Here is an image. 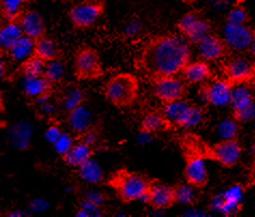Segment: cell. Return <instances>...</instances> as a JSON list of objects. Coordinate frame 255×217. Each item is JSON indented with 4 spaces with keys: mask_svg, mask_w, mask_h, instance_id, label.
<instances>
[{
    "mask_svg": "<svg viewBox=\"0 0 255 217\" xmlns=\"http://www.w3.org/2000/svg\"><path fill=\"white\" fill-rule=\"evenodd\" d=\"M197 47L201 59L206 62H216V60L223 59L231 51L225 39L212 31L201 40L197 44Z\"/></svg>",
    "mask_w": 255,
    "mask_h": 217,
    "instance_id": "cell-16",
    "label": "cell"
},
{
    "mask_svg": "<svg viewBox=\"0 0 255 217\" xmlns=\"http://www.w3.org/2000/svg\"><path fill=\"white\" fill-rule=\"evenodd\" d=\"M190 43L182 36L164 33L149 39L140 51L136 67L150 81L177 76L191 62Z\"/></svg>",
    "mask_w": 255,
    "mask_h": 217,
    "instance_id": "cell-1",
    "label": "cell"
},
{
    "mask_svg": "<svg viewBox=\"0 0 255 217\" xmlns=\"http://www.w3.org/2000/svg\"><path fill=\"white\" fill-rule=\"evenodd\" d=\"M223 78L234 87L247 85L255 80V64L252 58L235 56L228 58L222 65Z\"/></svg>",
    "mask_w": 255,
    "mask_h": 217,
    "instance_id": "cell-9",
    "label": "cell"
},
{
    "mask_svg": "<svg viewBox=\"0 0 255 217\" xmlns=\"http://www.w3.org/2000/svg\"><path fill=\"white\" fill-rule=\"evenodd\" d=\"M152 179L145 174L127 169H119L107 180L106 185L116 193L118 198L123 203H131L142 200L151 186Z\"/></svg>",
    "mask_w": 255,
    "mask_h": 217,
    "instance_id": "cell-2",
    "label": "cell"
},
{
    "mask_svg": "<svg viewBox=\"0 0 255 217\" xmlns=\"http://www.w3.org/2000/svg\"><path fill=\"white\" fill-rule=\"evenodd\" d=\"M4 110V104H3V95L2 92L0 91V112Z\"/></svg>",
    "mask_w": 255,
    "mask_h": 217,
    "instance_id": "cell-40",
    "label": "cell"
},
{
    "mask_svg": "<svg viewBox=\"0 0 255 217\" xmlns=\"http://www.w3.org/2000/svg\"><path fill=\"white\" fill-rule=\"evenodd\" d=\"M108 200V196L104 193H99V192H94V193H89L84 196L83 201L90 202L92 205L103 207L104 202Z\"/></svg>",
    "mask_w": 255,
    "mask_h": 217,
    "instance_id": "cell-37",
    "label": "cell"
},
{
    "mask_svg": "<svg viewBox=\"0 0 255 217\" xmlns=\"http://www.w3.org/2000/svg\"><path fill=\"white\" fill-rule=\"evenodd\" d=\"M63 133V131L59 129L58 126H55V125H52L51 127L48 128V130H46V139H48L51 143L53 144L54 142L59 138V135Z\"/></svg>",
    "mask_w": 255,
    "mask_h": 217,
    "instance_id": "cell-38",
    "label": "cell"
},
{
    "mask_svg": "<svg viewBox=\"0 0 255 217\" xmlns=\"http://www.w3.org/2000/svg\"><path fill=\"white\" fill-rule=\"evenodd\" d=\"M3 52L0 51V79H4L8 73V67H6L5 60L3 58Z\"/></svg>",
    "mask_w": 255,
    "mask_h": 217,
    "instance_id": "cell-39",
    "label": "cell"
},
{
    "mask_svg": "<svg viewBox=\"0 0 255 217\" xmlns=\"http://www.w3.org/2000/svg\"><path fill=\"white\" fill-rule=\"evenodd\" d=\"M76 214L78 216H99L104 214V211L102 207L92 205L90 202L82 200L81 206L79 208V211Z\"/></svg>",
    "mask_w": 255,
    "mask_h": 217,
    "instance_id": "cell-36",
    "label": "cell"
},
{
    "mask_svg": "<svg viewBox=\"0 0 255 217\" xmlns=\"http://www.w3.org/2000/svg\"><path fill=\"white\" fill-rule=\"evenodd\" d=\"M153 94L163 105L183 100L187 97V84L177 76H166L150 81Z\"/></svg>",
    "mask_w": 255,
    "mask_h": 217,
    "instance_id": "cell-8",
    "label": "cell"
},
{
    "mask_svg": "<svg viewBox=\"0 0 255 217\" xmlns=\"http://www.w3.org/2000/svg\"><path fill=\"white\" fill-rule=\"evenodd\" d=\"M250 53H251V57H252V59H253V62H254V64H255V42L253 43V45L251 46V49H250V51H249Z\"/></svg>",
    "mask_w": 255,
    "mask_h": 217,
    "instance_id": "cell-41",
    "label": "cell"
},
{
    "mask_svg": "<svg viewBox=\"0 0 255 217\" xmlns=\"http://www.w3.org/2000/svg\"><path fill=\"white\" fill-rule=\"evenodd\" d=\"M180 73L185 83L191 85L201 84L213 77L209 64L204 59L187 63Z\"/></svg>",
    "mask_w": 255,
    "mask_h": 217,
    "instance_id": "cell-21",
    "label": "cell"
},
{
    "mask_svg": "<svg viewBox=\"0 0 255 217\" xmlns=\"http://www.w3.org/2000/svg\"><path fill=\"white\" fill-rule=\"evenodd\" d=\"M33 44H35V41H33L32 39L23 36L8 52L4 54H6L8 57L11 60H13V62L22 63L24 59L28 58L32 55Z\"/></svg>",
    "mask_w": 255,
    "mask_h": 217,
    "instance_id": "cell-28",
    "label": "cell"
},
{
    "mask_svg": "<svg viewBox=\"0 0 255 217\" xmlns=\"http://www.w3.org/2000/svg\"><path fill=\"white\" fill-rule=\"evenodd\" d=\"M105 10L106 4L103 0H83L71 6L68 16L76 29H86L103 16Z\"/></svg>",
    "mask_w": 255,
    "mask_h": 217,
    "instance_id": "cell-7",
    "label": "cell"
},
{
    "mask_svg": "<svg viewBox=\"0 0 255 217\" xmlns=\"http://www.w3.org/2000/svg\"><path fill=\"white\" fill-rule=\"evenodd\" d=\"M181 2H183V3H186V4H193V3H195L196 1H198V0H180Z\"/></svg>",
    "mask_w": 255,
    "mask_h": 217,
    "instance_id": "cell-42",
    "label": "cell"
},
{
    "mask_svg": "<svg viewBox=\"0 0 255 217\" xmlns=\"http://www.w3.org/2000/svg\"><path fill=\"white\" fill-rule=\"evenodd\" d=\"M95 155V147L86 144L85 142L76 140L68 151L60 155L63 161L71 168H79Z\"/></svg>",
    "mask_w": 255,
    "mask_h": 217,
    "instance_id": "cell-20",
    "label": "cell"
},
{
    "mask_svg": "<svg viewBox=\"0 0 255 217\" xmlns=\"http://www.w3.org/2000/svg\"><path fill=\"white\" fill-rule=\"evenodd\" d=\"M55 85L49 82L43 76L37 78H25L24 94L27 99L33 103H41L52 97L54 94Z\"/></svg>",
    "mask_w": 255,
    "mask_h": 217,
    "instance_id": "cell-18",
    "label": "cell"
},
{
    "mask_svg": "<svg viewBox=\"0 0 255 217\" xmlns=\"http://www.w3.org/2000/svg\"><path fill=\"white\" fill-rule=\"evenodd\" d=\"M23 36V30L16 21H6L0 27V51L6 53Z\"/></svg>",
    "mask_w": 255,
    "mask_h": 217,
    "instance_id": "cell-26",
    "label": "cell"
},
{
    "mask_svg": "<svg viewBox=\"0 0 255 217\" xmlns=\"http://www.w3.org/2000/svg\"><path fill=\"white\" fill-rule=\"evenodd\" d=\"M75 139L76 138L73 137L72 133H67L63 131V133L59 135V138L53 143L55 147V151L59 154V156L69 150L71 145L75 143Z\"/></svg>",
    "mask_w": 255,
    "mask_h": 217,
    "instance_id": "cell-35",
    "label": "cell"
},
{
    "mask_svg": "<svg viewBox=\"0 0 255 217\" xmlns=\"http://www.w3.org/2000/svg\"><path fill=\"white\" fill-rule=\"evenodd\" d=\"M73 74L78 81H93L104 76V66L97 50L89 45L80 47L73 57Z\"/></svg>",
    "mask_w": 255,
    "mask_h": 217,
    "instance_id": "cell-6",
    "label": "cell"
},
{
    "mask_svg": "<svg viewBox=\"0 0 255 217\" xmlns=\"http://www.w3.org/2000/svg\"><path fill=\"white\" fill-rule=\"evenodd\" d=\"M250 15L244 5H236L228 12L226 23L230 24H249Z\"/></svg>",
    "mask_w": 255,
    "mask_h": 217,
    "instance_id": "cell-33",
    "label": "cell"
},
{
    "mask_svg": "<svg viewBox=\"0 0 255 217\" xmlns=\"http://www.w3.org/2000/svg\"><path fill=\"white\" fill-rule=\"evenodd\" d=\"M16 22L21 26L24 36L32 39L33 41L46 36V26L40 13L33 10H24Z\"/></svg>",
    "mask_w": 255,
    "mask_h": 217,
    "instance_id": "cell-17",
    "label": "cell"
},
{
    "mask_svg": "<svg viewBox=\"0 0 255 217\" xmlns=\"http://www.w3.org/2000/svg\"><path fill=\"white\" fill-rule=\"evenodd\" d=\"M174 194H176V202L182 205H194L196 202L195 194L193 192V186L186 184L174 185Z\"/></svg>",
    "mask_w": 255,
    "mask_h": 217,
    "instance_id": "cell-32",
    "label": "cell"
},
{
    "mask_svg": "<svg viewBox=\"0 0 255 217\" xmlns=\"http://www.w3.org/2000/svg\"><path fill=\"white\" fill-rule=\"evenodd\" d=\"M231 105L233 108V118L238 123H245L255 116L254 96L245 85L234 87Z\"/></svg>",
    "mask_w": 255,
    "mask_h": 217,
    "instance_id": "cell-14",
    "label": "cell"
},
{
    "mask_svg": "<svg viewBox=\"0 0 255 217\" xmlns=\"http://www.w3.org/2000/svg\"><path fill=\"white\" fill-rule=\"evenodd\" d=\"M46 63L48 62H45V60L35 55H31L28 58L24 59L22 63H19L17 71L18 73H21L24 78L42 77Z\"/></svg>",
    "mask_w": 255,
    "mask_h": 217,
    "instance_id": "cell-27",
    "label": "cell"
},
{
    "mask_svg": "<svg viewBox=\"0 0 255 217\" xmlns=\"http://www.w3.org/2000/svg\"><path fill=\"white\" fill-rule=\"evenodd\" d=\"M27 1H28V2H29V1H30V0H27Z\"/></svg>",
    "mask_w": 255,
    "mask_h": 217,
    "instance_id": "cell-43",
    "label": "cell"
},
{
    "mask_svg": "<svg viewBox=\"0 0 255 217\" xmlns=\"http://www.w3.org/2000/svg\"><path fill=\"white\" fill-rule=\"evenodd\" d=\"M78 169V172L80 178L84 180L87 183H92V184H99L104 181V173L100 169L96 161H94L93 158L85 164L80 166Z\"/></svg>",
    "mask_w": 255,
    "mask_h": 217,
    "instance_id": "cell-30",
    "label": "cell"
},
{
    "mask_svg": "<svg viewBox=\"0 0 255 217\" xmlns=\"http://www.w3.org/2000/svg\"><path fill=\"white\" fill-rule=\"evenodd\" d=\"M176 26L180 35L193 45H197L212 31L211 23L208 19L201 17L196 11L187 12L180 18Z\"/></svg>",
    "mask_w": 255,
    "mask_h": 217,
    "instance_id": "cell-10",
    "label": "cell"
},
{
    "mask_svg": "<svg viewBox=\"0 0 255 217\" xmlns=\"http://www.w3.org/2000/svg\"><path fill=\"white\" fill-rule=\"evenodd\" d=\"M234 86L227 80L216 79L206 81L199 86L198 94L206 104L214 107L231 105Z\"/></svg>",
    "mask_w": 255,
    "mask_h": 217,
    "instance_id": "cell-11",
    "label": "cell"
},
{
    "mask_svg": "<svg viewBox=\"0 0 255 217\" xmlns=\"http://www.w3.org/2000/svg\"><path fill=\"white\" fill-rule=\"evenodd\" d=\"M86 95L81 87L69 83L60 90L56 103L66 115L70 111L75 110L78 107H81L85 104Z\"/></svg>",
    "mask_w": 255,
    "mask_h": 217,
    "instance_id": "cell-19",
    "label": "cell"
},
{
    "mask_svg": "<svg viewBox=\"0 0 255 217\" xmlns=\"http://www.w3.org/2000/svg\"><path fill=\"white\" fill-rule=\"evenodd\" d=\"M43 77L55 86L62 83L65 77V66L62 60L57 59L46 63Z\"/></svg>",
    "mask_w": 255,
    "mask_h": 217,
    "instance_id": "cell-31",
    "label": "cell"
},
{
    "mask_svg": "<svg viewBox=\"0 0 255 217\" xmlns=\"http://www.w3.org/2000/svg\"><path fill=\"white\" fill-rule=\"evenodd\" d=\"M142 200L154 210H168L177 205L174 187L164 184L158 180L152 181L149 191Z\"/></svg>",
    "mask_w": 255,
    "mask_h": 217,
    "instance_id": "cell-15",
    "label": "cell"
},
{
    "mask_svg": "<svg viewBox=\"0 0 255 217\" xmlns=\"http://www.w3.org/2000/svg\"><path fill=\"white\" fill-rule=\"evenodd\" d=\"M184 179L187 184L197 189L205 188L209 182V175L204 156L195 148H187L184 152Z\"/></svg>",
    "mask_w": 255,
    "mask_h": 217,
    "instance_id": "cell-12",
    "label": "cell"
},
{
    "mask_svg": "<svg viewBox=\"0 0 255 217\" xmlns=\"http://www.w3.org/2000/svg\"><path fill=\"white\" fill-rule=\"evenodd\" d=\"M103 94L106 100L116 108H128L138 98L139 80L132 73H118L107 81Z\"/></svg>",
    "mask_w": 255,
    "mask_h": 217,
    "instance_id": "cell-3",
    "label": "cell"
},
{
    "mask_svg": "<svg viewBox=\"0 0 255 217\" xmlns=\"http://www.w3.org/2000/svg\"><path fill=\"white\" fill-rule=\"evenodd\" d=\"M27 0H0V14L5 21H16L24 12V6Z\"/></svg>",
    "mask_w": 255,
    "mask_h": 217,
    "instance_id": "cell-29",
    "label": "cell"
},
{
    "mask_svg": "<svg viewBox=\"0 0 255 217\" xmlns=\"http://www.w3.org/2000/svg\"><path fill=\"white\" fill-rule=\"evenodd\" d=\"M195 150L203 155L205 159L216 161L225 168L236 166L243 155V146L238 138L222 139L214 144L204 143Z\"/></svg>",
    "mask_w": 255,
    "mask_h": 217,
    "instance_id": "cell-5",
    "label": "cell"
},
{
    "mask_svg": "<svg viewBox=\"0 0 255 217\" xmlns=\"http://www.w3.org/2000/svg\"><path fill=\"white\" fill-rule=\"evenodd\" d=\"M171 129V127L166 119L164 114L158 111L147 112L140 121L139 130L145 134H154Z\"/></svg>",
    "mask_w": 255,
    "mask_h": 217,
    "instance_id": "cell-25",
    "label": "cell"
},
{
    "mask_svg": "<svg viewBox=\"0 0 255 217\" xmlns=\"http://www.w3.org/2000/svg\"><path fill=\"white\" fill-rule=\"evenodd\" d=\"M32 55L49 63L53 62V60L62 59L63 52L60 50V46L56 40L44 36L35 41Z\"/></svg>",
    "mask_w": 255,
    "mask_h": 217,
    "instance_id": "cell-24",
    "label": "cell"
},
{
    "mask_svg": "<svg viewBox=\"0 0 255 217\" xmlns=\"http://www.w3.org/2000/svg\"><path fill=\"white\" fill-rule=\"evenodd\" d=\"M241 198L243 189L240 186H234L217 199L214 208L224 215H234L241 210Z\"/></svg>",
    "mask_w": 255,
    "mask_h": 217,
    "instance_id": "cell-23",
    "label": "cell"
},
{
    "mask_svg": "<svg viewBox=\"0 0 255 217\" xmlns=\"http://www.w3.org/2000/svg\"><path fill=\"white\" fill-rule=\"evenodd\" d=\"M67 125H68L71 133L76 139L89 130L93 126L91 119V113L83 106L78 107L75 110L70 111L66 115Z\"/></svg>",
    "mask_w": 255,
    "mask_h": 217,
    "instance_id": "cell-22",
    "label": "cell"
},
{
    "mask_svg": "<svg viewBox=\"0 0 255 217\" xmlns=\"http://www.w3.org/2000/svg\"><path fill=\"white\" fill-rule=\"evenodd\" d=\"M162 113L172 128H192L203 120L206 111L185 99L164 105Z\"/></svg>",
    "mask_w": 255,
    "mask_h": 217,
    "instance_id": "cell-4",
    "label": "cell"
},
{
    "mask_svg": "<svg viewBox=\"0 0 255 217\" xmlns=\"http://www.w3.org/2000/svg\"><path fill=\"white\" fill-rule=\"evenodd\" d=\"M239 132V123L237 120H225L218 127V134L221 139H234L237 138Z\"/></svg>",
    "mask_w": 255,
    "mask_h": 217,
    "instance_id": "cell-34",
    "label": "cell"
},
{
    "mask_svg": "<svg viewBox=\"0 0 255 217\" xmlns=\"http://www.w3.org/2000/svg\"><path fill=\"white\" fill-rule=\"evenodd\" d=\"M223 38L231 50L240 53L249 52L255 42V27L249 24L227 23Z\"/></svg>",
    "mask_w": 255,
    "mask_h": 217,
    "instance_id": "cell-13",
    "label": "cell"
},
{
    "mask_svg": "<svg viewBox=\"0 0 255 217\" xmlns=\"http://www.w3.org/2000/svg\"><path fill=\"white\" fill-rule=\"evenodd\" d=\"M254 151H255V146H254Z\"/></svg>",
    "mask_w": 255,
    "mask_h": 217,
    "instance_id": "cell-44",
    "label": "cell"
}]
</instances>
